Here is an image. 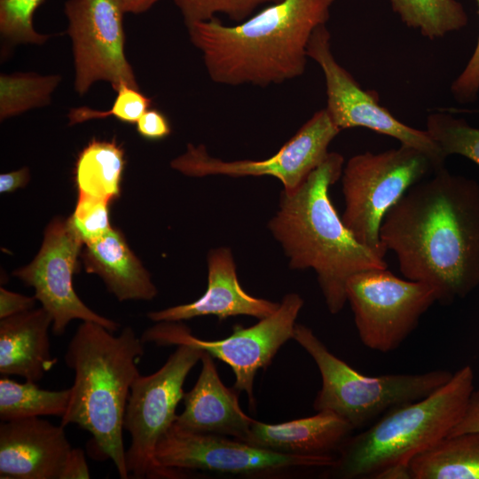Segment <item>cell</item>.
Listing matches in <instances>:
<instances>
[{"mask_svg":"<svg viewBox=\"0 0 479 479\" xmlns=\"http://www.w3.org/2000/svg\"><path fill=\"white\" fill-rule=\"evenodd\" d=\"M478 5L479 0H475ZM451 91L455 99L459 102L474 101L479 91V36L466 67L451 85Z\"/></svg>","mask_w":479,"mask_h":479,"instance_id":"32","label":"cell"},{"mask_svg":"<svg viewBox=\"0 0 479 479\" xmlns=\"http://www.w3.org/2000/svg\"><path fill=\"white\" fill-rule=\"evenodd\" d=\"M90 477L84 452L80 448H72L60 479H86Z\"/></svg>","mask_w":479,"mask_h":479,"instance_id":"36","label":"cell"},{"mask_svg":"<svg viewBox=\"0 0 479 479\" xmlns=\"http://www.w3.org/2000/svg\"><path fill=\"white\" fill-rule=\"evenodd\" d=\"M82 246L68 218L55 217L46 226L42 246L33 261L12 273L34 287L35 297L51 316V330L58 336L64 334L74 319L95 322L114 333L120 327L119 323L90 309L75 291L73 275Z\"/></svg>","mask_w":479,"mask_h":479,"instance_id":"15","label":"cell"},{"mask_svg":"<svg viewBox=\"0 0 479 479\" xmlns=\"http://www.w3.org/2000/svg\"><path fill=\"white\" fill-rule=\"evenodd\" d=\"M341 130L326 108L317 111L274 154L263 160L224 161L208 154L205 145L188 144L170 166L193 177L225 176L277 178L283 189L299 186L327 156L328 146Z\"/></svg>","mask_w":479,"mask_h":479,"instance_id":"13","label":"cell"},{"mask_svg":"<svg viewBox=\"0 0 479 479\" xmlns=\"http://www.w3.org/2000/svg\"><path fill=\"white\" fill-rule=\"evenodd\" d=\"M383 249L402 275L452 303L479 287V185L445 166L411 186L385 216Z\"/></svg>","mask_w":479,"mask_h":479,"instance_id":"1","label":"cell"},{"mask_svg":"<svg viewBox=\"0 0 479 479\" xmlns=\"http://www.w3.org/2000/svg\"><path fill=\"white\" fill-rule=\"evenodd\" d=\"M354 428L330 411L282 423L254 420L246 443L292 455L335 456L354 433Z\"/></svg>","mask_w":479,"mask_h":479,"instance_id":"19","label":"cell"},{"mask_svg":"<svg viewBox=\"0 0 479 479\" xmlns=\"http://www.w3.org/2000/svg\"><path fill=\"white\" fill-rule=\"evenodd\" d=\"M185 25L208 20L218 14L226 15L234 22H241L252 16L263 4L282 0H174Z\"/></svg>","mask_w":479,"mask_h":479,"instance_id":"30","label":"cell"},{"mask_svg":"<svg viewBox=\"0 0 479 479\" xmlns=\"http://www.w3.org/2000/svg\"><path fill=\"white\" fill-rule=\"evenodd\" d=\"M65 427L39 417L0 425V478L60 479L72 451Z\"/></svg>","mask_w":479,"mask_h":479,"instance_id":"16","label":"cell"},{"mask_svg":"<svg viewBox=\"0 0 479 479\" xmlns=\"http://www.w3.org/2000/svg\"><path fill=\"white\" fill-rule=\"evenodd\" d=\"M115 91V99L108 110L100 111L87 106L71 109L67 115L69 125L109 116H114L122 122L137 123L141 115L149 109L152 100L139 89L125 83L121 84Z\"/></svg>","mask_w":479,"mask_h":479,"instance_id":"29","label":"cell"},{"mask_svg":"<svg viewBox=\"0 0 479 479\" xmlns=\"http://www.w3.org/2000/svg\"><path fill=\"white\" fill-rule=\"evenodd\" d=\"M124 151L115 140H91L79 153L75 179L79 194L111 202L120 195Z\"/></svg>","mask_w":479,"mask_h":479,"instance_id":"23","label":"cell"},{"mask_svg":"<svg viewBox=\"0 0 479 479\" xmlns=\"http://www.w3.org/2000/svg\"><path fill=\"white\" fill-rule=\"evenodd\" d=\"M426 131L445 157L459 154L479 165V129L464 119L450 113H433L427 117Z\"/></svg>","mask_w":479,"mask_h":479,"instance_id":"27","label":"cell"},{"mask_svg":"<svg viewBox=\"0 0 479 479\" xmlns=\"http://www.w3.org/2000/svg\"><path fill=\"white\" fill-rule=\"evenodd\" d=\"M393 11L409 27L429 40L444 37L467 24V15L456 0H390Z\"/></svg>","mask_w":479,"mask_h":479,"instance_id":"25","label":"cell"},{"mask_svg":"<svg viewBox=\"0 0 479 479\" xmlns=\"http://www.w3.org/2000/svg\"><path fill=\"white\" fill-rule=\"evenodd\" d=\"M467 365L426 397L397 406L343 444L326 474L342 479H409L410 462L447 436L474 391Z\"/></svg>","mask_w":479,"mask_h":479,"instance_id":"5","label":"cell"},{"mask_svg":"<svg viewBox=\"0 0 479 479\" xmlns=\"http://www.w3.org/2000/svg\"><path fill=\"white\" fill-rule=\"evenodd\" d=\"M343 167V156L329 152L299 186L281 191L279 208L267 225L290 269L314 270L331 314L344 307L349 277L388 267L383 257L354 237L331 200L329 189Z\"/></svg>","mask_w":479,"mask_h":479,"instance_id":"3","label":"cell"},{"mask_svg":"<svg viewBox=\"0 0 479 479\" xmlns=\"http://www.w3.org/2000/svg\"><path fill=\"white\" fill-rule=\"evenodd\" d=\"M52 318L43 307L0 320V373L37 382L57 363L51 354Z\"/></svg>","mask_w":479,"mask_h":479,"instance_id":"20","label":"cell"},{"mask_svg":"<svg viewBox=\"0 0 479 479\" xmlns=\"http://www.w3.org/2000/svg\"><path fill=\"white\" fill-rule=\"evenodd\" d=\"M303 299L295 293L286 294L278 309L248 327L235 325L232 333L222 340H202L192 334L181 321H161L147 328L141 339L158 346L189 344L208 352L227 364L235 376L234 389L247 394L255 408L254 381L257 371L271 364L279 349L293 339L296 318Z\"/></svg>","mask_w":479,"mask_h":479,"instance_id":"9","label":"cell"},{"mask_svg":"<svg viewBox=\"0 0 479 479\" xmlns=\"http://www.w3.org/2000/svg\"><path fill=\"white\" fill-rule=\"evenodd\" d=\"M293 339L312 357L321 375L314 410L333 412L355 430L368 427L397 406L428 397L452 376L447 370L364 375L330 352L310 327L296 323Z\"/></svg>","mask_w":479,"mask_h":479,"instance_id":"6","label":"cell"},{"mask_svg":"<svg viewBox=\"0 0 479 479\" xmlns=\"http://www.w3.org/2000/svg\"><path fill=\"white\" fill-rule=\"evenodd\" d=\"M70 388L61 390L41 389L34 381L18 382L0 379V419L2 421L54 415L62 417L70 398Z\"/></svg>","mask_w":479,"mask_h":479,"instance_id":"24","label":"cell"},{"mask_svg":"<svg viewBox=\"0 0 479 479\" xmlns=\"http://www.w3.org/2000/svg\"><path fill=\"white\" fill-rule=\"evenodd\" d=\"M68 220L83 244L98 240L112 228L109 202L79 194L75 208Z\"/></svg>","mask_w":479,"mask_h":479,"instance_id":"31","label":"cell"},{"mask_svg":"<svg viewBox=\"0 0 479 479\" xmlns=\"http://www.w3.org/2000/svg\"><path fill=\"white\" fill-rule=\"evenodd\" d=\"M202 353L192 345H177L161 368L134 381L123 417V429L130 436L126 464L133 478H164L155 462V448L176 420L185 379Z\"/></svg>","mask_w":479,"mask_h":479,"instance_id":"10","label":"cell"},{"mask_svg":"<svg viewBox=\"0 0 479 479\" xmlns=\"http://www.w3.org/2000/svg\"><path fill=\"white\" fill-rule=\"evenodd\" d=\"M61 81L59 75L17 73L0 76V119L20 114L50 104Z\"/></svg>","mask_w":479,"mask_h":479,"instance_id":"26","label":"cell"},{"mask_svg":"<svg viewBox=\"0 0 479 479\" xmlns=\"http://www.w3.org/2000/svg\"><path fill=\"white\" fill-rule=\"evenodd\" d=\"M159 0H122L125 12L141 13L146 12Z\"/></svg>","mask_w":479,"mask_h":479,"instance_id":"38","label":"cell"},{"mask_svg":"<svg viewBox=\"0 0 479 479\" xmlns=\"http://www.w3.org/2000/svg\"><path fill=\"white\" fill-rule=\"evenodd\" d=\"M467 432H479V389L473 391L462 418L448 436Z\"/></svg>","mask_w":479,"mask_h":479,"instance_id":"35","label":"cell"},{"mask_svg":"<svg viewBox=\"0 0 479 479\" xmlns=\"http://www.w3.org/2000/svg\"><path fill=\"white\" fill-rule=\"evenodd\" d=\"M136 124L138 134L148 140L163 139L171 132L169 120L157 109L146 110Z\"/></svg>","mask_w":479,"mask_h":479,"instance_id":"33","label":"cell"},{"mask_svg":"<svg viewBox=\"0 0 479 479\" xmlns=\"http://www.w3.org/2000/svg\"><path fill=\"white\" fill-rule=\"evenodd\" d=\"M207 263L208 286L200 298L190 303L150 311L147 318L153 322L182 321L209 315L220 320L239 315L262 319L278 309L279 302L255 297L242 288L230 247L211 249Z\"/></svg>","mask_w":479,"mask_h":479,"instance_id":"17","label":"cell"},{"mask_svg":"<svg viewBox=\"0 0 479 479\" xmlns=\"http://www.w3.org/2000/svg\"><path fill=\"white\" fill-rule=\"evenodd\" d=\"M65 13L72 41L75 91L82 96L103 81L139 89L125 55L122 0H67Z\"/></svg>","mask_w":479,"mask_h":479,"instance_id":"14","label":"cell"},{"mask_svg":"<svg viewBox=\"0 0 479 479\" xmlns=\"http://www.w3.org/2000/svg\"><path fill=\"white\" fill-rule=\"evenodd\" d=\"M334 2L282 0L233 25L215 17L186 27L214 82L266 87L304 74L312 33L326 25Z\"/></svg>","mask_w":479,"mask_h":479,"instance_id":"2","label":"cell"},{"mask_svg":"<svg viewBox=\"0 0 479 479\" xmlns=\"http://www.w3.org/2000/svg\"><path fill=\"white\" fill-rule=\"evenodd\" d=\"M420 150L400 145L381 153L365 152L349 159L342 173V219L354 237L384 258L380 229L387 213L414 184L433 171Z\"/></svg>","mask_w":479,"mask_h":479,"instance_id":"8","label":"cell"},{"mask_svg":"<svg viewBox=\"0 0 479 479\" xmlns=\"http://www.w3.org/2000/svg\"><path fill=\"white\" fill-rule=\"evenodd\" d=\"M144 344L130 326L114 335L98 323L82 321L64 356L75 376L60 425L76 424L89 431L122 479L130 475L123 417L131 386L140 374L137 364L145 353Z\"/></svg>","mask_w":479,"mask_h":479,"instance_id":"4","label":"cell"},{"mask_svg":"<svg viewBox=\"0 0 479 479\" xmlns=\"http://www.w3.org/2000/svg\"><path fill=\"white\" fill-rule=\"evenodd\" d=\"M308 57L321 68L326 83V106L334 124L342 131L362 127L391 137L425 153L433 171L444 166L446 157L426 130L397 120L382 106L373 90H364L350 73L335 59L331 35L326 25L318 27L308 44Z\"/></svg>","mask_w":479,"mask_h":479,"instance_id":"12","label":"cell"},{"mask_svg":"<svg viewBox=\"0 0 479 479\" xmlns=\"http://www.w3.org/2000/svg\"><path fill=\"white\" fill-rule=\"evenodd\" d=\"M81 258L88 273L98 275L120 302L149 301L158 293L148 271L118 229L84 244Z\"/></svg>","mask_w":479,"mask_h":479,"instance_id":"21","label":"cell"},{"mask_svg":"<svg viewBox=\"0 0 479 479\" xmlns=\"http://www.w3.org/2000/svg\"><path fill=\"white\" fill-rule=\"evenodd\" d=\"M345 291L362 343L383 353L397 349L437 302L430 286L400 279L387 268L352 275Z\"/></svg>","mask_w":479,"mask_h":479,"instance_id":"11","label":"cell"},{"mask_svg":"<svg viewBox=\"0 0 479 479\" xmlns=\"http://www.w3.org/2000/svg\"><path fill=\"white\" fill-rule=\"evenodd\" d=\"M35 296H27L0 288V319L34 309Z\"/></svg>","mask_w":479,"mask_h":479,"instance_id":"34","label":"cell"},{"mask_svg":"<svg viewBox=\"0 0 479 479\" xmlns=\"http://www.w3.org/2000/svg\"><path fill=\"white\" fill-rule=\"evenodd\" d=\"M409 479H479V432L447 436L418 454Z\"/></svg>","mask_w":479,"mask_h":479,"instance_id":"22","label":"cell"},{"mask_svg":"<svg viewBox=\"0 0 479 479\" xmlns=\"http://www.w3.org/2000/svg\"><path fill=\"white\" fill-rule=\"evenodd\" d=\"M44 0H0V34L12 43L43 44L50 37L38 33L34 13Z\"/></svg>","mask_w":479,"mask_h":479,"instance_id":"28","label":"cell"},{"mask_svg":"<svg viewBox=\"0 0 479 479\" xmlns=\"http://www.w3.org/2000/svg\"><path fill=\"white\" fill-rule=\"evenodd\" d=\"M30 174L27 167L0 175V192H12L24 187L29 181Z\"/></svg>","mask_w":479,"mask_h":479,"instance_id":"37","label":"cell"},{"mask_svg":"<svg viewBox=\"0 0 479 479\" xmlns=\"http://www.w3.org/2000/svg\"><path fill=\"white\" fill-rule=\"evenodd\" d=\"M154 459L164 478H182L204 471L244 478H281L332 467L335 456L280 453L244 441L199 433L173 423L157 443Z\"/></svg>","mask_w":479,"mask_h":479,"instance_id":"7","label":"cell"},{"mask_svg":"<svg viewBox=\"0 0 479 479\" xmlns=\"http://www.w3.org/2000/svg\"><path fill=\"white\" fill-rule=\"evenodd\" d=\"M200 361L198 380L189 392H185V409L174 423L186 430L246 442L254 419L241 409L239 391L224 386L208 352L203 350Z\"/></svg>","mask_w":479,"mask_h":479,"instance_id":"18","label":"cell"}]
</instances>
